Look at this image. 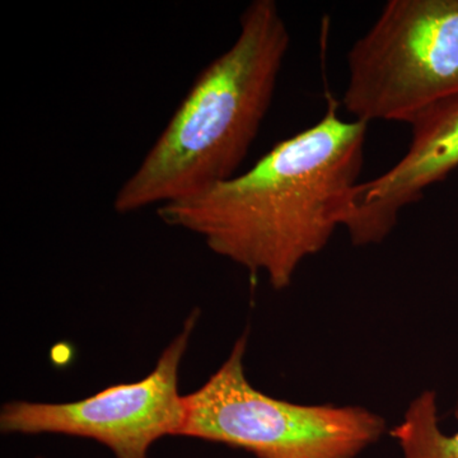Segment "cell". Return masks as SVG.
Wrapping results in <instances>:
<instances>
[{"label":"cell","mask_w":458,"mask_h":458,"mask_svg":"<svg viewBox=\"0 0 458 458\" xmlns=\"http://www.w3.org/2000/svg\"><path fill=\"white\" fill-rule=\"evenodd\" d=\"M247 333L221 369L185 396L180 436L221 443L256 458H357L385 433L361 406L302 405L261 393L247 379Z\"/></svg>","instance_id":"3"},{"label":"cell","mask_w":458,"mask_h":458,"mask_svg":"<svg viewBox=\"0 0 458 458\" xmlns=\"http://www.w3.org/2000/svg\"><path fill=\"white\" fill-rule=\"evenodd\" d=\"M198 318L199 311H192L182 331L162 352L155 369L140 381L111 386L73 403H5L0 412V430L80 437L101 443L116 458H148L157 441L180 436L185 423L180 366Z\"/></svg>","instance_id":"5"},{"label":"cell","mask_w":458,"mask_h":458,"mask_svg":"<svg viewBox=\"0 0 458 458\" xmlns=\"http://www.w3.org/2000/svg\"><path fill=\"white\" fill-rule=\"evenodd\" d=\"M291 45L274 0H254L232 47L213 59L114 198L131 214L182 200L236 176L269 113Z\"/></svg>","instance_id":"2"},{"label":"cell","mask_w":458,"mask_h":458,"mask_svg":"<svg viewBox=\"0 0 458 458\" xmlns=\"http://www.w3.org/2000/svg\"><path fill=\"white\" fill-rule=\"evenodd\" d=\"M411 141L381 176L360 182L346 231L357 246L384 241L403 208L458 168V98L430 108L411 123Z\"/></svg>","instance_id":"6"},{"label":"cell","mask_w":458,"mask_h":458,"mask_svg":"<svg viewBox=\"0 0 458 458\" xmlns=\"http://www.w3.org/2000/svg\"><path fill=\"white\" fill-rule=\"evenodd\" d=\"M454 417L458 420V400ZM391 436L399 443L403 458H458V430L442 432L434 391H424L410 403Z\"/></svg>","instance_id":"7"},{"label":"cell","mask_w":458,"mask_h":458,"mask_svg":"<svg viewBox=\"0 0 458 458\" xmlns=\"http://www.w3.org/2000/svg\"><path fill=\"white\" fill-rule=\"evenodd\" d=\"M457 98L458 0H390L349 50L346 113L410 125Z\"/></svg>","instance_id":"4"},{"label":"cell","mask_w":458,"mask_h":458,"mask_svg":"<svg viewBox=\"0 0 458 458\" xmlns=\"http://www.w3.org/2000/svg\"><path fill=\"white\" fill-rule=\"evenodd\" d=\"M328 96L322 119L279 141L251 168L194 197L157 208L171 227L214 254L264 274L276 291L345 227L360 185L369 123L344 120Z\"/></svg>","instance_id":"1"}]
</instances>
